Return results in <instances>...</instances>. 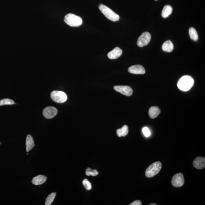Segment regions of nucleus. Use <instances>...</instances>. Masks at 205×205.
Masks as SVG:
<instances>
[{
	"mask_svg": "<svg viewBox=\"0 0 205 205\" xmlns=\"http://www.w3.org/2000/svg\"><path fill=\"white\" fill-rule=\"evenodd\" d=\"M194 84L193 78L190 76L185 75L180 79L177 83V87L181 91L186 92L190 90Z\"/></svg>",
	"mask_w": 205,
	"mask_h": 205,
	"instance_id": "obj_1",
	"label": "nucleus"
},
{
	"mask_svg": "<svg viewBox=\"0 0 205 205\" xmlns=\"http://www.w3.org/2000/svg\"><path fill=\"white\" fill-rule=\"evenodd\" d=\"M99 9L109 20L113 21H117L119 20V15L106 6L100 4L99 5Z\"/></svg>",
	"mask_w": 205,
	"mask_h": 205,
	"instance_id": "obj_2",
	"label": "nucleus"
},
{
	"mask_svg": "<svg viewBox=\"0 0 205 205\" xmlns=\"http://www.w3.org/2000/svg\"><path fill=\"white\" fill-rule=\"evenodd\" d=\"M64 21L69 26L78 27L83 23V20L81 17L72 13L68 14L64 18Z\"/></svg>",
	"mask_w": 205,
	"mask_h": 205,
	"instance_id": "obj_3",
	"label": "nucleus"
},
{
	"mask_svg": "<svg viewBox=\"0 0 205 205\" xmlns=\"http://www.w3.org/2000/svg\"><path fill=\"white\" fill-rule=\"evenodd\" d=\"M162 164L160 162H154L148 167L145 172V175L147 177H153L158 174L161 169Z\"/></svg>",
	"mask_w": 205,
	"mask_h": 205,
	"instance_id": "obj_4",
	"label": "nucleus"
},
{
	"mask_svg": "<svg viewBox=\"0 0 205 205\" xmlns=\"http://www.w3.org/2000/svg\"><path fill=\"white\" fill-rule=\"evenodd\" d=\"M51 97L52 100L58 103H63L67 99V95L61 91H53L51 93Z\"/></svg>",
	"mask_w": 205,
	"mask_h": 205,
	"instance_id": "obj_5",
	"label": "nucleus"
},
{
	"mask_svg": "<svg viewBox=\"0 0 205 205\" xmlns=\"http://www.w3.org/2000/svg\"><path fill=\"white\" fill-rule=\"evenodd\" d=\"M151 35L149 32H145L139 37L137 41V45L138 47H142L147 45L150 42Z\"/></svg>",
	"mask_w": 205,
	"mask_h": 205,
	"instance_id": "obj_6",
	"label": "nucleus"
},
{
	"mask_svg": "<svg viewBox=\"0 0 205 205\" xmlns=\"http://www.w3.org/2000/svg\"><path fill=\"white\" fill-rule=\"evenodd\" d=\"M184 178L181 173H178L173 176L172 179L171 183L175 187H182L184 184Z\"/></svg>",
	"mask_w": 205,
	"mask_h": 205,
	"instance_id": "obj_7",
	"label": "nucleus"
},
{
	"mask_svg": "<svg viewBox=\"0 0 205 205\" xmlns=\"http://www.w3.org/2000/svg\"><path fill=\"white\" fill-rule=\"evenodd\" d=\"M58 113V110L56 108L53 106H49L44 109L43 115L44 117L48 119H52Z\"/></svg>",
	"mask_w": 205,
	"mask_h": 205,
	"instance_id": "obj_8",
	"label": "nucleus"
},
{
	"mask_svg": "<svg viewBox=\"0 0 205 205\" xmlns=\"http://www.w3.org/2000/svg\"><path fill=\"white\" fill-rule=\"evenodd\" d=\"M114 88L115 91L125 95L130 96L133 94V90L129 86H117Z\"/></svg>",
	"mask_w": 205,
	"mask_h": 205,
	"instance_id": "obj_9",
	"label": "nucleus"
},
{
	"mask_svg": "<svg viewBox=\"0 0 205 205\" xmlns=\"http://www.w3.org/2000/svg\"><path fill=\"white\" fill-rule=\"evenodd\" d=\"M128 71L130 73L134 74H144L146 72L144 67L140 65L131 66Z\"/></svg>",
	"mask_w": 205,
	"mask_h": 205,
	"instance_id": "obj_10",
	"label": "nucleus"
},
{
	"mask_svg": "<svg viewBox=\"0 0 205 205\" xmlns=\"http://www.w3.org/2000/svg\"><path fill=\"white\" fill-rule=\"evenodd\" d=\"M122 51L119 47H117L108 53L109 58L111 59H117L122 54Z\"/></svg>",
	"mask_w": 205,
	"mask_h": 205,
	"instance_id": "obj_11",
	"label": "nucleus"
},
{
	"mask_svg": "<svg viewBox=\"0 0 205 205\" xmlns=\"http://www.w3.org/2000/svg\"><path fill=\"white\" fill-rule=\"evenodd\" d=\"M193 166L198 170L204 168L205 166V158L204 157H198L196 158L193 162Z\"/></svg>",
	"mask_w": 205,
	"mask_h": 205,
	"instance_id": "obj_12",
	"label": "nucleus"
},
{
	"mask_svg": "<svg viewBox=\"0 0 205 205\" xmlns=\"http://www.w3.org/2000/svg\"><path fill=\"white\" fill-rule=\"evenodd\" d=\"M47 177L44 175H40L33 178L32 182L35 185H40L46 181Z\"/></svg>",
	"mask_w": 205,
	"mask_h": 205,
	"instance_id": "obj_13",
	"label": "nucleus"
},
{
	"mask_svg": "<svg viewBox=\"0 0 205 205\" xmlns=\"http://www.w3.org/2000/svg\"><path fill=\"white\" fill-rule=\"evenodd\" d=\"M34 141L31 135H28L26 137V149L27 152H29L33 149L34 146Z\"/></svg>",
	"mask_w": 205,
	"mask_h": 205,
	"instance_id": "obj_14",
	"label": "nucleus"
},
{
	"mask_svg": "<svg viewBox=\"0 0 205 205\" xmlns=\"http://www.w3.org/2000/svg\"><path fill=\"white\" fill-rule=\"evenodd\" d=\"M160 113V110L157 106L151 107L149 110V114L151 119H154L157 117Z\"/></svg>",
	"mask_w": 205,
	"mask_h": 205,
	"instance_id": "obj_15",
	"label": "nucleus"
},
{
	"mask_svg": "<svg viewBox=\"0 0 205 205\" xmlns=\"http://www.w3.org/2000/svg\"><path fill=\"white\" fill-rule=\"evenodd\" d=\"M174 49V45L171 41L167 40L162 45V50L164 51L171 52Z\"/></svg>",
	"mask_w": 205,
	"mask_h": 205,
	"instance_id": "obj_16",
	"label": "nucleus"
},
{
	"mask_svg": "<svg viewBox=\"0 0 205 205\" xmlns=\"http://www.w3.org/2000/svg\"><path fill=\"white\" fill-rule=\"evenodd\" d=\"M173 8L170 5H166L162 10V15L164 18H166L171 15L173 12Z\"/></svg>",
	"mask_w": 205,
	"mask_h": 205,
	"instance_id": "obj_17",
	"label": "nucleus"
},
{
	"mask_svg": "<svg viewBox=\"0 0 205 205\" xmlns=\"http://www.w3.org/2000/svg\"><path fill=\"white\" fill-rule=\"evenodd\" d=\"M129 133V128L128 126L125 125L122 128L118 129L117 130V134L118 136H125Z\"/></svg>",
	"mask_w": 205,
	"mask_h": 205,
	"instance_id": "obj_18",
	"label": "nucleus"
},
{
	"mask_svg": "<svg viewBox=\"0 0 205 205\" xmlns=\"http://www.w3.org/2000/svg\"><path fill=\"white\" fill-rule=\"evenodd\" d=\"M189 35L190 38L194 41H197L198 39V33L195 28H191L189 31Z\"/></svg>",
	"mask_w": 205,
	"mask_h": 205,
	"instance_id": "obj_19",
	"label": "nucleus"
},
{
	"mask_svg": "<svg viewBox=\"0 0 205 205\" xmlns=\"http://www.w3.org/2000/svg\"><path fill=\"white\" fill-rule=\"evenodd\" d=\"M56 193H52L49 195L47 198H46V201L45 203V205H51L53 202L55 197H56Z\"/></svg>",
	"mask_w": 205,
	"mask_h": 205,
	"instance_id": "obj_20",
	"label": "nucleus"
},
{
	"mask_svg": "<svg viewBox=\"0 0 205 205\" xmlns=\"http://www.w3.org/2000/svg\"><path fill=\"white\" fill-rule=\"evenodd\" d=\"M15 104L14 101L10 99H4L0 100V106L4 105H12Z\"/></svg>",
	"mask_w": 205,
	"mask_h": 205,
	"instance_id": "obj_21",
	"label": "nucleus"
},
{
	"mask_svg": "<svg viewBox=\"0 0 205 205\" xmlns=\"http://www.w3.org/2000/svg\"><path fill=\"white\" fill-rule=\"evenodd\" d=\"M86 174L88 176H97L98 175V172L95 170H92L90 168L87 169Z\"/></svg>",
	"mask_w": 205,
	"mask_h": 205,
	"instance_id": "obj_22",
	"label": "nucleus"
},
{
	"mask_svg": "<svg viewBox=\"0 0 205 205\" xmlns=\"http://www.w3.org/2000/svg\"><path fill=\"white\" fill-rule=\"evenodd\" d=\"M83 184L85 188L87 190H91L92 188V185L91 182L87 179H84L83 181Z\"/></svg>",
	"mask_w": 205,
	"mask_h": 205,
	"instance_id": "obj_23",
	"label": "nucleus"
},
{
	"mask_svg": "<svg viewBox=\"0 0 205 205\" xmlns=\"http://www.w3.org/2000/svg\"><path fill=\"white\" fill-rule=\"evenodd\" d=\"M142 131L145 136L148 137L151 135V132L147 127H144Z\"/></svg>",
	"mask_w": 205,
	"mask_h": 205,
	"instance_id": "obj_24",
	"label": "nucleus"
},
{
	"mask_svg": "<svg viewBox=\"0 0 205 205\" xmlns=\"http://www.w3.org/2000/svg\"><path fill=\"white\" fill-rule=\"evenodd\" d=\"M142 205V203L141 201H140V200H136V201H135L133 202V203H132L131 204H130V205Z\"/></svg>",
	"mask_w": 205,
	"mask_h": 205,
	"instance_id": "obj_25",
	"label": "nucleus"
},
{
	"mask_svg": "<svg viewBox=\"0 0 205 205\" xmlns=\"http://www.w3.org/2000/svg\"><path fill=\"white\" fill-rule=\"evenodd\" d=\"M150 205H157V204H155V203H151V204H150Z\"/></svg>",
	"mask_w": 205,
	"mask_h": 205,
	"instance_id": "obj_26",
	"label": "nucleus"
},
{
	"mask_svg": "<svg viewBox=\"0 0 205 205\" xmlns=\"http://www.w3.org/2000/svg\"><path fill=\"white\" fill-rule=\"evenodd\" d=\"M0 144H1V143H0Z\"/></svg>",
	"mask_w": 205,
	"mask_h": 205,
	"instance_id": "obj_27",
	"label": "nucleus"
},
{
	"mask_svg": "<svg viewBox=\"0 0 205 205\" xmlns=\"http://www.w3.org/2000/svg\"><path fill=\"white\" fill-rule=\"evenodd\" d=\"M155 1H157V0H155Z\"/></svg>",
	"mask_w": 205,
	"mask_h": 205,
	"instance_id": "obj_28",
	"label": "nucleus"
}]
</instances>
